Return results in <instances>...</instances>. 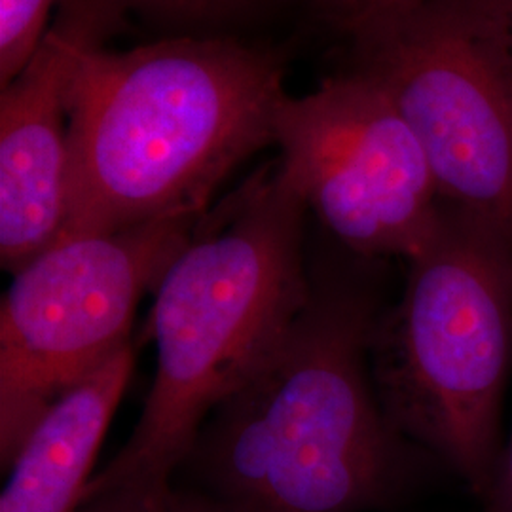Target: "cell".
<instances>
[{
	"instance_id": "obj_15",
	"label": "cell",
	"mask_w": 512,
	"mask_h": 512,
	"mask_svg": "<svg viewBox=\"0 0 512 512\" xmlns=\"http://www.w3.org/2000/svg\"><path fill=\"white\" fill-rule=\"evenodd\" d=\"M505 21H507V35L512 52V0H505Z\"/></svg>"
},
{
	"instance_id": "obj_1",
	"label": "cell",
	"mask_w": 512,
	"mask_h": 512,
	"mask_svg": "<svg viewBox=\"0 0 512 512\" xmlns=\"http://www.w3.org/2000/svg\"><path fill=\"white\" fill-rule=\"evenodd\" d=\"M380 317L370 289L311 274V294L283 344L220 403L183 469L228 512H368L410 480L406 439L372 382Z\"/></svg>"
},
{
	"instance_id": "obj_13",
	"label": "cell",
	"mask_w": 512,
	"mask_h": 512,
	"mask_svg": "<svg viewBox=\"0 0 512 512\" xmlns=\"http://www.w3.org/2000/svg\"><path fill=\"white\" fill-rule=\"evenodd\" d=\"M482 501L486 512H512V437L501 452L494 480Z\"/></svg>"
},
{
	"instance_id": "obj_6",
	"label": "cell",
	"mask_w": 512,
	"mask_h": 512,
	"mask_svg": "<svg viewBox=\"0 0 512 512\" xmlns=\"http://www.w3.org/2000/svg\"><path fill=\"white\" fill-rule=\"evenodd\" d=\"M203 215L55 239L14 274L0 308L2 471L63 395L133 344L139 300L158 287Z\"/></svg>"
},
{
	"instance_id": "obj_8",
	"label": "cell",
	"mask_w": 512,
	"mask_h": 512,
	"mask_svg": "<svg viewBox=\"0 0 512 512\" xmlns=\"http://www.w3.org/2000/svg\"><path fill=\"white\" fill-rule=\"evenodd\" d=\"M128 0H57L37 50L0 93V262L14 275L67 219L74 82L126 23Z\"/></svg>"
},
{
	"instance_id": "obj_10",
	"label": "cell",
	"mask_w": 512,
	"mask_h": 512,
	"mask_svg": "<svg viewBox=\"0 0 512 512\" xmlns=\"http://www.w3.org/2000/svg\"><path fill=\"white\" fill-rule=\"evenodd\" d=\"M78 512H228L213 497L175 482L124 484L84 497Z\"/></svg>"
},
{
	"instance_id": "obj_14",
	"label": "cell",
	"mask_w": 512,
	"mask_h": 512,
	"mask_svg": "<svg viewBox=\"0 0 512 512\" xmlns=\"http://www.w3.org/2000/svg\"><path fill=\"white\" fill-rule=\"evenodd\" d=\"M129 6H145L160 14L196 18L219 12L234 0H128Z\"/></svg>"
},
{
	"instance_id": "obj_5",
	"label": "cell",
	"mask_w": 512,
	"mask_h": 512,
	"mask_svg": "<svg viewBox=\"0 0 512 512\" xmlns=\"http://www.w3.org/2000/svg\"><path fill=\"white\" fill-rule=\"evenodd\" d=\"M353 38L357 69L416 133L442 200L512 245L505 0H427Z\"/></svg>"
},
{
	"instance_id": "obj_9",
	"label": "cell",
	"mask_w": 512,
	"mask_h": 512,
	"mask_svg": "<svg viewBox=\"0 0 512 512\" xmlns=\"http://www.w3.org/2000/svg\"><path fill=\"white\" fill-rule=\"evenodd\" d=\"M133 344L38 421L8 469L0 512H78L110 420L133 370Z\"/></svg>"
},
{
	"instance_id": "obj_11",
	"label": "cell",
	"mask_w": 512,
	"mask_h": 512,
	"mask_svg": "<svg viewBox=\"0 0 512 512\" xmlns=\"http://www.w3.org/2000/svg\"><path fill=\"white\" fill-rule=\"evenodd\" d=\"M57 0H0V80L8 84L37 50Z\"/></svg>"
},
{
	"instance_id": "obj_2",
	"label": "cell",
	"mask_w": 512,
	"mask_h": 512,
	"mask_svg": "<svg viewBox=\"0 0 512 512\" xmlns=\"http://www.w3.org/2000/svg\"><path fill=\"white\" fill-rule=\"evenodd\" d=\"M285 97L281 61L232 40L88 55L74 82L59 238L207 213L234 169L275 143Z\"/></svg>"
},
{
	"instance_id": "obj_3",
	"label": "cell",
	"mask_w": 512,
	"mask_h": 512,
	"mask_svg": "<svg viewBox=\"0 0 512 512\" xmlns=\"http://www.w3.org/2000/svg\"><path fill=\"white\" fill-rule=\"evenodd\" d=\"M308 207L277 160L209 209L154 289L156 372L133 433L86 495L173 482L211 412L266 365L308 304Z\"/></svg>"
},
{
	"instance_id": "obj_12",
	"label": "cell",
	"mask_w": 512,
	"mask_h": 512,
	"mask_svg": "<svg viewBox=\"0 0 512 512\" xmlns=\"http://www.w3.org/2000/svg\"><path fill=\"white\" fill-rule=\"evenodd\" d=\"M323 14L340 31L355 37L366 27L399 16L427 0H317Z\"/></svg>"
},
{
	"instance_id": "obj_4",
	"label": "cell",
	"mask_w": 512,
	"mask_h": 512,
	"mask_svg": "<svg viewBox=\"0 0 512 512\" xmlns=\"http://www.w3.org/2000/svg\"><path fill=\"white\" fill-rule=\"evenodd\" d=\"M408 264L401 300L380 313L372 334V382L393 429L442 459L482 499L503 452L512 245L454 211Z\"/></svg>"
},
{
	"instance_id": "obj_7",
	"label": "cell",
	"mask_w": 512,
	"mask_h": 512,
	"mask_svg": "<svg viewBox=\"0 0 512 512\" xmlns=\"http://www.w3.org/2000/svg\"><path fill=\"white\" fill-rule=\"evenodd\" d=\"M279 162L334 238L366 258L421 253L444 220L416 133L366 74L287 95L275 118Z\"/></svg>"
}]
</instances>
